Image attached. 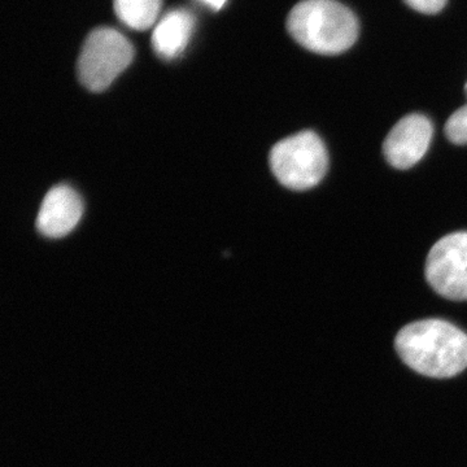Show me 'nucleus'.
<instances>
[{
  "mask_svg": "<svg viewBox=\"0 0 467 467\" xmlns=\"http://www.w3.org/2000/svg\"><path fill=\"white\" fill-rule=\"evenodd\" d=\"M195 29V17L187 9H171L159 21L152 33V47L164 60L180 57Z\"/></svg>",
  "mask_w": 467,
  "mask_h": 467,
  "instance_id": "8",
  "label": "nucleus"
},
{
  "mask_svg": "<svg viewBox=\"0 0 467 467\" xmlns=\"http://www.w3.org/2000/svg\"><path fill=\"white\" fill-rule=\"evenodd\" d=\"M287 29L306 50L337 55L358 39V21L349 8L335 0H303L292 9Z\"/></svg>",
  "mask_w": 467,
  "mask_h": 467,
  "instance_id": "2",
  "label": "nucleus"
},
{
  "mask_svg": "<svg viewBox=\"0 0 467 467\" xmlns=\"http://www.w3.org/2000/svg\"><path fill=\"white\" fill-rule=\"evenodd\" d=\"M82 212L84 205L78 193L67 184H58L43 199L36 217V229L47 238H61L75 229Z\"/></svg>",
  "mask_w": 467,
  "mask_h": 467,
  "instance_id": "7",
  "label": "nucleus"
},
{
  "mask_svg": "<svg viewBox=\"0 0 467 467\" xmlns=\"http://www.w3.org/2000/svg\"><path fill=\"white\" fill-rule=\"evenodd\" d=\"M445 134L454 144H467V106L450 117L445 125Z\"/></svg>",
  "mask_w": 467,
  "mask_h": 467,
  "instance_id": "10",
  "label": "nucleus"
},
{
  "mask_svg": "<svg viewBox=\"0 0 467 467\" xmlns=\"http://www.w3.org/2000/svg\"><path fill=\"white\" fill-rule=\"evenodd\" d=\"M431 121L423 115H409L401 119L387 135L383 152L387 161L398 169L414 167L426 155L431 143Z\"/></svg>",
  "mask_w": 467,
  "mask_h": 467,
  "instance_id": "6",
  "label": "nucleus"
},
{
  "mask_svg": "<svg viewBox=\"0 0 467 467\" xmlns=\"http://www.w3.org/2000/svg\"><path fill=\"white\" fill-rule=\"evenodd\" d=\"M133 58V45L124 34L112 27H98L88 34L79 55V82L90 91L106 90Z\"/></svg>",
  "mask_w": 467,
  "mask_h": 467,
  "instance_id": "4",
  "label": "nucleus"
},
{
  "mask_svg": "<svg viewBox=\"0 0 467 467\" xmlns=\"http://www.w3.org/2000/svg\"><path fill=\"white\" fill-rule=\"evenodd\" d=\"M199 2L207 5V7L213 9V11H220V9L226 5L227 0H199Z\"/></svg>",
  "mask_w": 467,
  "mask_h": 467,
  "instance_id": "12",
  "label": "nucleus"
},
{
  "mask_svg": "<svg viewBox=\"0 0 467 467\" xmlns=\"http://www.w3.org/2000/svg\"><path fill=\"white\" fill-rule=\"evenodd\" d=\"M466 91H467V85H466Z\"/></svg>",
  "mask_w": 467,
  "mask_h": 467,
  "instance_id": "13",
  "label": "nucleus"
},
{
  "mask_svg": "<svg viewBox=\"0 0 467 467\" xmlns=\"http://www.w3.org/2000/svg\"><path fill=\"white\" fill-rule=\"evenodd\" d=\"M426 279L439 295L467 300V233L444 236L430 251Z\"/></svg>",
  "mask_w": 467,
  "mask_h": 467,
  "instance_id": "5",
  "label": "nucleus"
},
{
  "mask_svg": "<svg viewBox=\"0 0 467 467\" xmlns=\"http://www.w3.org/2000/svg\"><path fill=\"white\" fill-rule=\"evenodd\" d=\"M395 348L409 368L430 378L456 377L467 368V335L441 319H423L402 327Z\"/></svg>",
  "mask_w": 467,
  "mask_h": 467,
  "instance_id": "1",
  "label": "nucleus"
},
{
  "mask_svg": "<svg viewBox=\"0 0 467 467\" xmlns=\"http://www.w3.org/2000/svg\"><path fill=\"white\" fill-rule=\"evenodd\" d=\"M270 167L276 180L287 189L296 192L312 189L327 171V150L317 134L301 131L273 147Z\"/></svg>",
  "mask_w": 467,
  "mask_h": 467,
  "instance_id": "3",
  "label": "nucleus"
},
{
  "mask_svg": "<svg viewBox=\"0 0 467 467\" xmlns=\"http://www.w3.org/2000/svg\"><path fill=\"white\" fill-rule=\"evenodd\" d=\"M161 0H115V12L130 29L147 30L158 20Z\"/></svg>",
  "mask_w": 467,
  "mask_h": 467,
  "instance_id": "9",
  "label": "nucleus"
},
{
  "mask_svg": "<svg viewBox=\"0 0 467 467\" xmlns=\"http://www.w3.org/2000/svg\"><path fill=\"white\" fill-rule=\"evenodd\" d=\"M404 2L414 11L426 15L438 14L447 5V0H404Z\"/></svg>",
  "mask_w": 467,
  "mask_h": 467,
  "instance_id": "11",
  "label": "nucleus"
}]
</instances>
